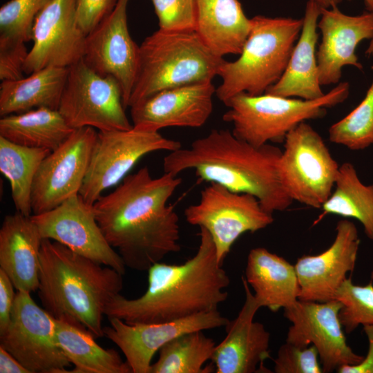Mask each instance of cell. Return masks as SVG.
<instances>
[{"label":"cell","instance_id":"obj_44","mask_svg":"<svg viewBox=\"0 0 373 373\" xmlns=\"http://www.w3.org/2000/svg\"><path fill=\"white\" fill-rule=\"evenodd\" d=\"M368 11L373 12V0H363Z\"/></svg>","mask_w":373,"mask_h":373},{"label":"cell","instance_id":"obj_18","mask_svg":"<svg viewBox=\"0 0 373 373\" xmlns=\"http://www.w3.org/2000/svg\"><path fill=\"white\" fill-rule=\"evenodd\" d=\"M128 1L117 0L112 12L86 35L82 58L98 74L117 79L126 108L128 107L139 59V46L128 28Z\"/></svg>","mask_w":373,"mask_h":373},{"label":"cell","instance_id":"obj_41","mask_svg":"<svg viewBox=\"0 0 373 373\" xmlns=\"http://www.w3.org/2000/svg\"><path fill=\"white\" fill-rule=\"evenodd\" d=\"M363 330L368 340L367 356L355 365H345L337 370L338 373H373V325L363 326Z\"/></svg>","mask_w":373,"mask_h":373},{"label":"cell","instance_id":"obj_36","mask_svg":"<svg viewBox=\"0 0 373 373\" xmlns=\"http://www.w3.org/2000/svg\"><path fill=\"white\" fill-rule=\"evenodd\" d=\"M159 29L169 32L195 30V0H151Z\"/></svg>","mask_w":373,"mask_h":373},{"label":"cell","instance_id":"obj_35","mask_svg":"<svg viewBox=\"0 0 373 373\" xmlns=\"http://www.w3.org/2000/svg\"><path fill=\"white\" fill-rule=\"evenodd\" d=\"M334 299L343 307L339 319L345 331L350 334L358 326L373 325V285H356L346 278L336 291Z\"/></svg>","mask_w":373,"mask_h":373},{"label":"cell","instance_id":"obj_30","mask_svg":"<svg viewBox=\"0 0 373 373\" xmlns=\"http://www.w3.org/2000/svg\"><path fill=\"white\" fill-rule=\"evenodd\" d=\"M50 152L19 145L0 136V171L10 182L17 211L26 216L32 215L31 191L36 173Z\"/></svg>","mask_w":373,"mask_h":373},{"label":"cell","instance_id":"obj_32","mask_svg":"<svg viewBox=\"0 0 373 373\" xmlns=\"http://www.w3.org/2000/svg\"><path fill=\"white\" fill-rule=\"evenodd\" d=\"M202 330L180 335L163 345L150 373H211L216 371L211 360L216 344Z\"/></svg>","mask_w":373,"mask_h":373},{"label":"cell","instance_id":"obj_23","mask_svg":"<svg viewBox=\"0 0 373 373\" xmlns=\"http://www.w3.org/2000/svg\"><path fill=\"white\" fill-rule=\"evenodd\" d=\"M42 240L31 216L17 211L5 216L0 229V269L17 291L38 289Z\"/></svg>","mask_w":373,"mask_h":373},{"label":"cell","instance_id":"obj_7","mask_svg":"<svg viewBox=\"0 0 373 373\" xmlns=\"http://www.w3.org/2000/svg\"><path fill=\"white\" fill-rule=\"evenodd\" d=\"M349 92V83L342 82L322 97L312 100L242 93L224 104L229 110L222 119L232 124L235 137L255 146L270 142L283 143L299 124L323 117L327 108L343 103Z\"/></svg>","mask_w":373,"mask_h":373},{"label":"cell","instance_id":"obj_42","mask_svg":"<svg viewBox=\"0 0 373 373\" xmlns=\"http://www.w3.org/2000/svg\"><path fill=\"white\" fill-rule=\"evenodd\" d=\"M0 373H31L10 352L0 346Z\"/></svg>","mask_w":373,"mask_h":373},{"label":"cell","instance_id":"obj_8","mask_svg":"<svg viewBox=\"0 0 373 373\" xmlns=\"http://www.w3.org/2000/svg\"><path fill=\"white\" fill-rule=\"evenodd\" d=\"M278 171L293 201L320 209L332 194L339 165L321 136L305 122L287 135Z\"/></svg>","mask_w":373,"mask_h":373},{"label":"cell","instance_id":"obj_15","mask_svg":"<svg viewBox=\"0 0 373 373\" xmlns=\"http://www.w3.org/2000/svg\"><path fill=\"white\" fill-rule=\"evenodd\" d=\"M43 238H48L72 251L124 275L126 265L106 240L95 217L93 204L79 195L71 196L48 211L32 215Z\"/></svg>","mask_w":373,"mask_h":373},{"label":"cell","instance_id":"obj_9","mask_svg":"<svg viewBox=\"0 0 373 373\" xmlns=\"http://www.w3.org/2000/svg\"><path fill=\"white\" fill-rule=\"evenodd\" d=\"M125 109L122 90L115 77L98 74L82 59L68 68L58 111L72 128L131 129Z\"/></svg>","mask_w":373,"mask_h":373},{"label":"cell","instance_id":"obj_6","mask_svg":"<svg viewBox=\"0 0 373 373\" xmlns=\"http://www.w3.org/2000/svg\"><path fill=\"white\" fill-rule=\"evenodd\" d=\"M251 28L240 57L224 61L218 76L222 83L216 97L224 104L245 93L260 95L282 77L303 26V19L267 17L251 19Z\"/></svg>","mask_w":373,"mask_h":373},{"label":"cell","instance_id":"obj_26","mask_svg":"<svg viewBox=\"0 0 373 373\" xmlns=\"http://www.w3.org/2000/svg\"><path fill=\"white\" fill-rule=\"evenodd\" d=\"M245 278L261 307L274 312L292 305L299 298L300 288L294 266L265 248L249 251Z\"/></svg>","mask_w":373,"mask_h":373},{"label":"cell","instance_id":"obj_11","mask_svg":"<svg viewBox=\"0 0 373 373\" xmlns=\"http://www.w3.org/2000/svg\"><path fill=\"white\" fill-rule=\"evenodd\" d=\"M179 141L159 132L136 130L98 131L79 195L93 204L106 189L116 185L144 155L159 151H173Z\"/></svg>","mask_w":373,"mask_h":373},{"label":"cell","instance_id":"obj_25","mask_svg":"<svg viewBox=\"0 0 373 373\" xmlns=\"http://www.w3.org/2000/svg\"><path fill=\"white\" fill-rule=\"evenodd\" d=\"M195 32L217 56L240 55L251 28L238 0H195Z\"/></svg>","mask_w":373,"mask_h":373},{"label":"cell","instance_id":"obj_17","mask_svg":"<svg viewBox=\"0 0 373 373\" xmlns=\"http://www.w3.org/2000/svg\"><path fill=\"white\" fill-rule=\"evenodd\" d=\"M104 336L122 352L132 373H150L155 354L173 338L199 330L225 327L229 320L218 309L202 312L172 321L128 324L121 319H108Z\"/></svg>","mask_w":373,"mask_h":373},{"label":"cell","instance_id":"obj_5","mask_svg":"<svg viewBox=\"0 0 373 373\" xmlns=\"http://www.w3.org/2000/svg\"><path fill=\"white\" fill-rule=\"evenodd\" d=\"M224 61L195 30L158 29L139 46L137 70L128 107L164 90L212 81Z\"/></svg>","mask_w":373,"mask_h":373},{"label":"cell","instance_id":"obj_40","mask_svg":"<svg viewBox=\"0 0 373 373\" xmlns=\"http://www.w3.org/2000/svg\"><path fill=\"white\" fill-rule=\"evenodd\" d=\"M14 285L7 274L0 269V334L8 325L16 294Z\"/></svg>","mask_w":373,"mask_h":373},{"label":"cell","instance_id":"obj_14","mask_svg":"<svg viewBox=\"0 0 373 373\" xmlns=\"http://www.w3.org/2000/svg\"><path fill=\"white\" fill-rule=\"evenodd\" d=\"M342 307L336 299L323 303L298 300L284 309L285 317L291 323L286 342L299 347L312 343L318 350L323 372L355 365L363 359L347 343L339 319Z\"/></svg>","mask_w":373,"mask_h":373},{"label":"cell","instance_id":"obj_3","mask_svg":"<svg viewBox=\"0 0 373 373\" xmlns=\"http://www.w3.org/2000/svg\"><path fill=\"white\" fill-rule=\"evenodd\" d=\"M282 151L269 143L255 146L229 130L213 129L189 146L169 152L164 157L163 169L174 175L193 170L201 180L255 196L273 214L293 202L278 176Z\"/></svg>","mask_w":373,"mask_h":373},{"label":"cell","instance_id":"obj_31","mask_svg":"<svg viewBox=\"0 0 373 373\" xmlns=\"http://www.w3.org/2000/svg\"><path fill=\"white\" fill-rule=\"evenodd\" d=\"M334 189L322 205L323 215L352 218L363 225L368 238L373 240V184H364L350 162L339 166Z\"/></svg>","mask_w":373,"mask_h":373},{"label":"cell","instance_id":"obj_10","mask_svg":"<svg viewBox=\"0 0 373 373\" xmlns=\"http://www.w3.org/2000/svg\"><path fill=\"white\" fill-rule=\"evenodd\" d=\"M272 215L255 196L233 192L217 183H209L201 191L198 202L184 210L188 223L209 233L222 265L238 238L270 225Z\"/></svg>","mask_w":373,"mask_h":373},{"label":"cell","instance_id":"obj_13","mask_svg":"<svg viewBox=\"0 0 373 373\" xmlns=\"http://www.w3.org/2000/svg\"><path fill=\"white\" fill-rule=\"evenodd\" d=\"M97 135L95 128H76L41 162L31 191L32 215L48 211L79 193Z\"/></svg>","mask_w":373,"mask_h":373},{"label":"cell","instance_id":"obj_38","mask_svg":"<svg viewBox=\"0 0 373 373\" xmlns=\"http://www.w3.org/2000/svg\"><path fill=\"white\" fill-rule=\"evenodd\" d=\"M25 43L0 41V79L12 81L23 77V67L28 57Z\"/></svg>","mask_w":373,"mask_h":373},{"label":"cell","instance_id":"obj_24","mask_svg":"<svg viewBox=\"0 0 373 373\" xmlns=\"http://www.w3.org/2000/svg\"><path fill=\"white\" fill-rule=\"evenodd\" d=\"M321 6L317 0H308L300 34L280 79L265 93L285 97L312 100L325 93L319 82L316 46L318 35V19Z\"/></svg>","mask_w":373,"mask_h":373},{"label":"cell","instance_id":"obj_12","mask_svg":"<svg viewBox=\"0 0 373 373\" xmlns=\"http://www.w3.org/2000/svg\"><path fill=\"white\" fill-rule=\"evenodd\" d=\"M56 319L35 303L30 292L17 291L0 346L31 373H66L71 363L58 345Z\"/></svg>","mask_w":373,"mask_h":373},{"label":"cell","instance_id":"obj_27","mask_svg":"<svg viewBox=\"0 0 373 373\" xmlns=\"http://www.w3.org/2000/svg\"><path fill=\"white\" fill-rule=\"evenodd\" d=\"M68 68L48 66L20 79L1 82L0 115L45 107L58 110Z\"/></svg>","mask_w":373,"mask_h":373},{"label":"cell","instance_id":"obj_22","mask_svg":"<svg viewBox=\"0 0 373 373\" xmlns=\"http://www.w3.org/2000/svg\"><path fill=\"white\" fill-rule=\"evenodd\" d=\"M320 17L322 41L316 57L320 84L327 86L338 82L345 66L363 68L356 48L363 40L373 39V12L350 16L338 7L322 8Z\"/></svg>","mask_w":373,"mask_h":373},{"label":"cell","instance_id":"obj_4","mask_svg":"<svg viewBox=\"0 0 373 373\" xmlns=\"http://www.w3.org/2000/svg\"><path fill=\"white\" fill-rule=\"evenodd\" d=\"M122 274L82 256L58 242L43 238L38 295L55 319L86 327L104 336L107 304L123 288Z\"/></svg>","mask_w":373,"mask_h":373},{"label":"cell","instance_id":"obj_2","mask_svg":"<svg viewBox=\"0 0 373 373\" xmlns=\"http://www.w3.org/2000/svg\"><path fill=\"white\" fill-rule=\"evenodd\" d=\"M195 254L180 265L160 262L148 270V287L141 296L128 299L120 294L105 308L108 319L128 324L175 321L218 309L225 301L230 279L217 258L209 233L200 227Z\"/></svg>","mask_w":373,"mask_h":373},{"label":"cell","instance_id":"obj_37","mask_svg":"<svg viewBox=\"0 0 373 373\" xmlns=\"http://www.w3.org/2000/svg\"><path fill=\"white\" fill-rule=\"evenodd\" d=\"M318 350L314 345L299 347L286 342L281 345L274 359L276 373H321L318 361Z\"/></svg>","mask_w":373,"mask_h":373},{"label":"cell","instance_id":"obj_20","mask_svg":"<svg viewBox=\"0 0 373 373\" xmlns=\"http://www.w3.org/2000/svg\"><path fill=\"white\" fill-rule=\"evenodd\" d=\"M332 245L314 256L305 255L294 265L300 293L298 300L327 302L334 300L336 291L354 269L360 239L355 224L339 220Z\"/></svg>","mask_w":373,"mask_h":373},{"label":"cell","instance_id":"obj_19","mask_svg":"<svg viewBox=\"0 0 373 373\" xmlns=\"http://www.w3.org/2000/svg\"><path fill=\"white\" fill-rule=\"evenodd\" d=\"M216 90L212 81H204L151 95L130 106L133 128L159 132L167 127H200L213 111Z\"/></svg>","mask_w":373,"mask_h":373},{"label":"cell","instance_id":"obj_39","mask_svg":"<svg viewBox=\"0 0 373 373\" xmlns=\"http://www.w3.org/2000/svg\"><path fill=\"white\" fill-rule=\"evenodd\" d=\"M117 0H76L77 21L87 35L114 10Z\"/></svg>","mask_w":373,"mask_h":373},{"label":"cell","instance_id":"obj_33","mask_svg":"<svg viewBox=\"0 0 373 373\" xmlns=\"http://www.w3.org/2000/svg\"><path fill=\"white\" fill-rule=\"evenodd\" d=\"M330 142L351 150H362L373 144V81L363 101L329 129Z\"/></svg>","mask_w":373,"mask_h":373},{"label":"cell","instance_id":"obj_34","mask_svg":"<svg viewBox=\"0 0 373 373\" xmlns=\"http://www.w3.org/2000/svg\"><path fill=\"white\" fill-rule=\"evenodd\" d=\"M50 0H10L0 8V41L32 40L36 17Z\"/></svg>","mask_w":373,"mask_h":373},{"label":"cell","instance_id":"obj_45","mask_svg":"<svg viewBox=\"0 0 373 373\" xmlns=\"http://www.w3.org/2000/svg\"><path fill=\"white\" fill-rule=\"evenodd\" d=\"M368 48L370 50L373 51V39L371 40Z\"/></svg>","mask_w":373,"mask_h":373},{"label":"cell","instance_id":"obj_21","mask_svg":"<svg viewBox=\"0 0 373 373\" xmlns=\"http://www.w3.org/2000/svg\"><path fill=\"white\" fill-rule=\"evenodd\" d=\"M242 281L245 303L238 316L225 326L227 335L216 345L212 363L217 373L269 372L263 363L270 358V334L262 323L254 321L261 306L243 276Z\"/></svg>","mask_w":373,"mask_h":373},{"label":"cell","instance_id":"obj_29","mask_svg":"<svg viewBox=\"0 0 373 373\" xmlns=\"http://www.w3.org/2000/svg\"><path fill=\"white\" fill-rule=\"evenodd\" d=\"M58 345L75 367L73 373H132L126 361L113 349H104L86 327L57 320Z\"/></svg>","mask_w":373,"mask_h":373},{"label":"cell","instance_id":"obj_28","mask_svg":"<svg viewBox=\"0 0 373 373\" xmlns=\"http://www.w3.org/2000/svg\"><path fill=\"white\" fill-rule=\"evenodd\" d=\"M58 110L38 108L3 116L0 136L19 145L51 151L73 132Z\"/></svg>","mask_w":373,"mask_h":373},{"label":"cell","instance_id":"obj_43","mask_svg":"<svg viewBox=\"0 0 373 373\" xmlns=\"http://www.w3.org/2000/svg\"><path fill=\"white\" fill-rule=\"evenodd\" d=\"M322 8H332L337 7L342 0H317Z\"/></svg>","mask_w":373,"mask_h":373},{"label":"cell","instance_id":"obj_16","mask_svg":"<svg viewBox=\"0 0 373 373\" xmlns=\"http://www.w3.org/2000/svg\"><path fill=\"white\" fill-rule=\"evenodd\" d=\"M86 37L77 21L76 0H50L35 19L24 73L69 68L83 58Z\"/></svg>","mask_w":373,"mask_h":373},{"label":"cell","instance_id":"obj_1","mask_svg":"<svg viewBox=\"0 0 373 373\" xmlns=\"http://www.w3.org/2000/svg\"><path fill=\"white\" fill-rule=\"evenodd\" d=\"M182 182L178 175H151L147 166L128 174L94 204L97 222L126 267L144 271L178 252L179 218L168 201Z\"/></svg>","mask_w":373,"mask_h":373}]
</instances>
